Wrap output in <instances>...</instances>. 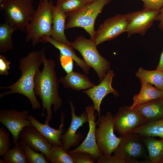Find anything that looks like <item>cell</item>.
Listing matches in <instances>:
<instances>
[{"mask_svg":"<svg viewBox=\"0 0 163 163\" xmlns=\"http://www.w3.org/2000/svg\"><path fill=\"white\" fill-rule=\"evenodd\" d=\"M43 68L36 72L34 78V91L42 102L41 116L43 117L45 110L47 115L45 123H49L52 118V105L53 110L56 112L62 106L63 101L59 92V82L55 70L56 63L51 59L44 57Z\"/></svg>","mask_w":163,"mask_h":163,"instance_id":"6da1fadb","label":"cell"},{"mask_svg":"<svg viewBox=\"0 0 163 163\" xmlns=\"http://www.w3.org/2000/svg\"><path fill=\"white\" fill-rule=\"evenodd\" d=\"M45 56V49L33 51L19 60V68L21 72L19 79L14 83L7 86H1V89H10L0 94L2 98L5 95L18 93L26 97L30 101L33 110L39 109L41 104L37 100L34 91V78L37 71L39 69Z\"/></svg>","mask_w":163,"mask_h":163,"instance_id":"7a4b0ae2","label":"cell"},{"mask_svg":"<svg viewBox=\"0 0 163 163\" xmlns=\"http://www.w3.org/2000/svg\"><path fill=\"white\" fill-rule=\"evenodd\" d=\"M52 1H40L25 30L26 41H31L35 46L42 43L45 36L51 37L52 32L53 17Z\"/></svg>","mask_w":163,"mask_h":163,"instance_id":"3957f363","label":"cell"},{"mask_svg":"<svg viewBox=\"0 0 163 163\" xmlns=\"http://www.w3.org/2000/svg\"><path fill=\"white\" fill-rule=\"evenodd\" d=\"M68 45L80 53L86 63L95 71L100 82L111 70L109 62L100 55L94 41L91 38L80 35Z\"/></svg>","mask_w":163,"mask_h":163,"instance_id":"277c9868","label":"cell"},{"mask_svg":"<svg viewBox=\"0 0 163 163\" xmlns=\"http://www.w3.org/2000/svg\"><path fill=\"white\" fill-rule=\"evenodd\" d=\"M114 155L126 163H151L143 137L133 132L121 136Z\"/></svg>","mask_w":163,"mask_h":163,"instance_id":"5b68a950","label":"cell"},{"mask_svg":"<svg viewBox=\"0 0 163 163\" xmlns=\"http://www.w3.org/2000/svg\"><path fill=\"white\" fill-rule=\"evenodd\" d=\"M33 5V0H4L0 4L6 22L21 31L25 30L35 12Z\"/></svg>","mask_w":163,"mask_h":163,"instance_id":"8992f818","label":"cell"},{"mask_svg":"<svg viewBox=\"0 0 163 163\" xmlns=\"http://www.w3.org/2000/svg\"><path fill=\"white\" fill-rule=\"evenodd\" d=\"M111 0H97L78 11L66 14L68 21L66 24L65 29L81 27L89 34L91 38L94 40L96 32L94 28L95 20L104 6Z\"/></svg>","mask_w":163,"mask_h":163,"instance_id":"52a82bcc","label":"cell"},{"mask_svg":"<svg viewBox=\"0 0 163 163\" xmlns=\"http://www.w3.org/2000/svg\"><path fill=\"white\" fill-rule=\"evenodd\" d=\"M95 138L98 147L102 154L105 156L112 155L118 145L121 136L118 137L114 133L113 116L108 111L105 115L101 116L97 121Z\"/></svg>","mask_w":163,"mask_h":163,"instance_id":"ba28073f","label":"cell"},{"mask_svg":"<svg viewBox=\"0 0 163 163\" xmlns=\"http://www.w3.org/2000/svg\"><path fill=\"white\" fill-rule=\"evenodd\" d=\"M130 18V13H128L117 14L106 19L96 31L94 40L96 45L113 40L126 32Z\"/></svg>","mask_w":163,"mask_h":163,"instance_id":"9c48e42d","label":"cell"},{"mask_svg":"<svg viewBox=\"0 0 163 163\" xmlns=\"http://www.w3.org/2000/svg\"><path fill=\"white\" fill-rule=\"evenodd\" d=\"M29 113L27 110L19 111L10 109L0 111V122L11 133L14 144L19 142V134L23 129L26 126H32L28 118Z\"/></svg>","mask_w":163,"mask_h":163,"instance_id":"30bf717a","label":"cell"},{"mask_svg":"<svg viewBox=\"0 0 163 163\" xmlns=\"http://www.w3.org/2000/svg\"><path fill=\"white\" fill-rule=\"evenodd\" d=\"M114 130L120 135H123L147 121L130 106L120 107L116 114L113 116Z\"/></svg>","mask_w":163,"mask_h":163,"instance_id":"8fae6325","label":"cell"},{"mask_svg":"<svg viewBox=\"0 0 163 163\" xmlns=\"http://www.w3.org/2000/svg\"><path fill=\"white\" fill-rule=\"evenodd\" d=\"M71 110V120L70 125L66 133L62 135L61 141L63 148L67 152L72 147L77 146L83 137V134L80 132L76 133L78 129L83 125L88 122V116L86 112H82L78 116L75 113V107L69 99Z\"/></svg>","mask_w":163,"mask_h":163,"instance_id":"7c38bea8","label":"cell"},{"mask_svg":"<svg viewBox=\"0 0 163 163\" xmlns=\"http://www.w3.org/2000/svg\"><path fill=\"white\" fill-rule=\"evenodd\" d=\"M85 109L88 115L89 124V130L87 136L79 146L68 152L69 154L80 151L86 152L90 153L96 161L103 155L98 147L95 138L96 126L98 124L97 122L95 121V109L93 104L87 106Z\"/></svg>","mask_w":163,"mask_h":163,"instance_id":"4fadbf2b","label":"cell"},{"mask_svg":"<svg viewBox=\"0 0 163 163\" xmlns=\"http://www.w3.org/2000/svg\"><path fill=\"white\" fill-rule=\"evenodd\" d=\"M159 11L160 10L143 8L130 13V21L126 32L128 37L136 34L144 36L152 26Z\"/></svg>","mask_w":163,"mask_h":163,"instance_id":"5bb4252c","label":"cell"},{"mask_svg":"<svg viewBox=\"0 0 163 163\" xmlns=\"http://www.w3.org/2000/svg\"><path fill=\"white\" fill-rule=\"evenodd\" d=\"M21 141L35 151L43 153L49 161L52 145L40 132L33 126L25 127L19 136Z\"/></svg>","mask_w":163,"mask_h":163,"instance_id":"9a60e30c","label":"cell"},{"mask_svg":"<svg viewBox=\"0 0 163 163\" xmlns=\"http://www.w3.org/2000/svg\"><path fill=\"white\" fill-rule=\"evenodd\" d=\"M114 75L113 71L111 70L99 84L83 91L92 101L94 108L98 113V119L101 116L100 106L104 98L110 93L112 94L116 97L119 96V93L111 85L112 79Z\"/></svg>","mask_w":163,"mask_h":163,"instance_id":"2e32d148","label":"cell"},{"mask_svg":"<svg viewBox=\"0 0 163 163\" xmlns=\"http://www.w3.org/2000/svg\"><path fill=\"white\" fill-rule=\"evenodd\" d=\"M65 118V114L62 111L59 129H56L51 127L49 123L43 124L40 122L33 115H29L28 117L32 125L36 128L50 144L58 146H62L61 138L63 133L62 129L64 125Z\"/></svg>","mask_w":163,"mask_h":163,"instance_id":"e0dca14e","label":"cell"},{"mask_svg":"<svg viewBox=\"0 0 163 163\" xmlns=\"http://www.w3.org/2000/svg\"><path fill=\"white\" fill-rule=\"evenodd\" d=\"M133 109L147 121L161 119L163 118V98L151 101Z\"/></svg>","mask_w":163,"mask_h":163,"instance_id":"ac0fdd59","label":"cell"},{"mask_svg":"<svg viewBox=\"0 0 163 163\" xmlns=\"http://www.w3.org/2000/svg\"><path fill=\"white\" fill-rule=\"evenodd\" d=\"M140 80L141 84V89L139 92L133 97V102L130 106L132 109L151 101L163 98V91L143 80Z\"/></svg>","mask_w":163,"mask_h":163,"instance_id":"d6986e66","label":"cell"},{"mask_svg":"<svg viewBox=\"0 0 163 163\" xmlns=\"http://www.w3.org/2000/svg\"><path fill=\"white\" fill-rule=\"evenodd\" d=\"M53 23L51 37L58 42L68 44L69 41L65 34L66 14L59 10L56 6L52 8Z\"/></svg>","mask_w":163,"mask_h":163,"instance_id":"ffe728a7","label":"cell"},{"mask_svg":"<svg viewBox=\"0 0 163 163\" xmlns=\"http://www.w3.org/2000/svg\"><path fill=\"white\" fill-rule=\"evenodd\" d=\"M66 88L79 91L87 90L95 85L85 75L73 71L59 79Z\"/></svg>","mask_w":163,"mask_h":163,"instance_id":"44dd1931","label":"cell"},{"mask_svg":"<svg viewBox=\"0 0 163 163\" xmlns=\"http://www.w3.org/2000/svg\"><path fill=\"white\" fill-rule=\"evenodd\" d=\"M49 42L60 51V53L71 57L76 63V65L82 69L84 72L88 74L90 67L85 61L78 57L75 53L74 49L68 45L56 41L51 37L45 36L43 39V43Z\"/></svg>","mask_w":163,"mask_h":163,"instance_id":"7402d4cb","label":"cell"},{"mask_svg":"<svg viewBox=\"0 0 163 163\" xmlns=\"http://www.w3.org/2000/svg\"><path fill=\"white\" fill-rule=\"evenodd\" d=\"M131 132L143 137L158 136L163 138V118L155 121H147L136 127Z\"/></svg>","mask_w":163,"mask_h":163,"instance_id":"603a6c76","label":"cell"},{"mask_svg":"<svg viewBox=\"0 0 163 163\" xmlns=\"http://www.w3.org/2000/svg\"><path fill=\"white\" fill-rule=\"evenodd\" d=\"M143 137L151 163H161L163 160V138L157 140L153 137Z\"/></svg>","mask_w":163,"mask_h":163,"instance_id":"cb8c5ba5","label":"cell"},{"mask_svg":"<svg viewBox=\"0 0 163 163\" xmlns=\"http://www.w3.org/2000/svg\"><path fill=\"white\" fill-rule=\"evenodd\" d=\"M136 76L140 80L153 85L163 91V71L157 69L148 70L140 67L136 73Z\"/></svg>","mask_w":163,"mask_h":163,"instance_id":"d4e9b609","label":"cell"},{"mask_svg":"<svg viewBox=\"0 0 163 163\" xmlns=\"http://www.w3.org/2000/svg\"><path fill=\"white\" fill-rule=\"evenodd\" d=\"M15 29L8 23L0 25V52L5 53L14 48L12 35Z\"/></svg>","mask_w":163,"mask_h":163,"instance_id":"484cf974","label":"cell"},{"mask_svg":"<svg viewBox=\"0 0 163 163\" xmlns=\"http://www.w3.org/2000/svg\"><path fill=\"white\" fill-rule=\"evenodd\" d=\"M2 159L3 163H28L24 152L19 142L4 155Z\"/></svg>","mask_w":163,"mask_h":163,"instance_id":"4316f807","label":"cell"},{"mask_svg":"<svg viewBox=\"0 0 163 163\" xmlns=\"http://www.w3.org/2000/svg\"><path fill=\"white\" fill-rule=\"evenodd\" d=\"M88 4L86 0H64L57 2L56 6L62 11L67 14L78 11Z\"/></svg>","mask_w":163,"mask_h":163,"instance_id":"83f0119b","label":"cell"},{"mask_svg":"<svg viewBox=\"0 0 163 163\" xmlns=\"http://www.w3.org/2000/svg\"><path fill=\"white\" fill-rule=\"evenodd\" d=\"M52 163H74L70 154L62 146L52 145L50 151Z\"/></svg>","mask_w":163,"mask_h":163,"instance_id":"f1b7e54d","label":"cell"},{"mask_svg":"<svg viewBox=\"0 0 163 163\" xmlns=\"http://www.w3.org/2000/svg\"><path fill=\"white\" fill-rule=\"evenodd\" d=\"M25 153L28 163H48L49 161L42 153H39L33 149L25 143L20 142Z\"/></svg>","mask_w":163,"mask_h":163,"instance_id":"f546056e","label":"cell"},{"mask_svg":"<svg viewBox=\"0 0 163 163\" xmlns=\"http://www.w3.org/2000/svg\"><path fill=\"white\" fill-rule=\"evenodd\" d=\"M11 145L9 133L5 128H0V155L3 156L9 149Z\"/></svg>","mask_w":163,"mask_h":163,"instance_id":"4dcf8cb0","label":"cell"},{"mask_svg":"<svg viewBox=\"0 0 163 163\" xmlns=\"http://www.w3.org/2000/svg\"><path fill=\"white\" fill-rule=\"evenodd\" d=\"M74 163H94L95 160L89 153L83 151L70 154Z\"/></svg>","mask_w":163,"mask_h":163,"instance_id":"1f68e13d","label":"cell"},{"mask_svg":"<svg viewBox=\"0 0 163 163\" xmlns=\"http://www.w3.org/2000/svg\"><path fill=\"white\" fill-rule=\"evenodd\" d=\"M59 59L62 68L67 73L72 71L73 59L71 57L60 53Z\"/></svg>","mask_w":163,"mask_h":163,"instance_id":"d6a6232c","label":"cell"},{"mask_svg":"<svg viewBox=\"0 0 163 163\" xmlns=\"http://www.w3.org/2000/svg\"><path fill=\"white\" fill-rule=\"evenodd\" d=\"M96 162L97 163H126L125 161L114 155L112 156L103 155L98 158Z\"/></svg>","mask_w":163,"mask_h":163,"instance_id":"836d02e7","label":"cell"},{"mask_svg":"<svg viewBox=\"0 0 163 163\" xmlns=\"http://www.w3.org/2000/svg\"><path fill=\"white\" fill-rule=\"evenodd\" d=\"M143 8L160 10L163 7V0H145Z\"/></svg>","mask_w":163,"mask_h":163,"instance_id":"e575fe53","label":"cell"},{"mask_svg":"<svg viewBox=\"0 0 163 163\" xmlns=\"http://www.w3.org/2000/svg\"><path fill=\"white\" fill-rule=\"evenodd\" d=\"M10 62L5 56L0 55V74L2 75H7L9 74L8 70L10 69Z\"/></svg>","mask_w":163,"mask_h":163,"instance_id":"d590c367","label":"cell"},{"mask_svg":"<svg viewBox=\"0 0 163 163\" xmlns=\"http://www.w3.org/2000/svg\"><path fill=\"white\" fill-rule=\"evenodd\" d=\"M155 20L159 22V27L163 31V7L160 10L159 13L157 16Z\"/></svg>","mask_w":163,"mask_h":163,"instance_id":"8d00e7d4","label":"cell"},{"mask_svg":"<svg viewBox=\"0 0 163 163\" xmlns=\"http://www.w3.org/2000/svg\"><path fill=\"white\" fill-rule=\"evenodd\" d=\"M156 69L163 71V50L161 55L159 63L157 66Z\"/></svg>","mask_w":163,"mask_h":163,"instance_id":"74e56055","label":"cell"},{"mask_svg":"<svg viewBox=\"0 0 163 163\" xmlns=\"http://www.w3.org/2000/svg\"><path fill=\"white\" fill-rule=\"evenodd\" d=\"M88 3L89 4L94 2L97 0H86Z\"/></svg>","mask_w":163,"mask_h":163,"instance_id":"f35d334b","label":"cell"},{"mask_svg":"<svg viewBox=\"0 0 163 163\" xmlns=\"http://www.w3.org/2000/svg\"><path fill=\"white\" fill-rule=\"evenodd\" d=\"M0 163H3V161L2 159H0Z\"/></svg>","mask_w":163,"mask_h":163,"instance_id":"ab89813d","label":"cell"},{"mask_svg":"<svg viewBox=\"0 0 163 163\" xmlns=\"http://www.w3.org/2000/svg\"><path fill=\"white\" fill-rule=\"evenodd\" d=\"M4 0H0V4H2Z\"/></svg>","mask_w":163,"mask_h":163,"instance_id":"60d3db41","label":"cell"},{"mask_svg":"<svg viewBox=\"0 0 163 163\" xmlns=\"http://www.w3.org/2000/svg\"><path fill=\"white\" fill-rule=\"evenodd\" d=\"M63 0H56L57 2H61Z\"/></svg>","mask_w":163,"mask_h":163,"instance_id":"b9f144b4","label":"cell"},{"mask_svg":"<svg viewBox=\"0 0 163 163\" xmlns=\"http://www.w3.org/2000/svg\"><path fill=\"white\" fill-rule=\"evenodd\" d=\"M40 0V1H44L45 0Z\"/></svg>","mask_w":163,"mask_h":163,"instance_id":"7bdbcfd3","label":"cell"},{"mask_svg":"<svg viewBox=\"0 0 163 163\" xmlns=\"http://www.w3.org/2000/svg\"><path fill=\"white\" fill-rule=\"evenodd\" d=\"M142 0V1H143V2H144L145 0Z\"/></svg>","mask_w":163,"mask_h":163,"instance_id":"ee69618b","label":"cell"},{"mask_svg":"<svg viewBox=\"0 0 163 163\" xmlns=\"http://www.w3.org/2000/svg\"><path fill=\"white\" fill-rule=\"evenodd\" d=\"M161 163H163V160L162 161V162Z\"/></svg>","mask_w":163,"mask_h":163,"instance_id":"f6af8a7d","label":"cell"}]
</instances>
